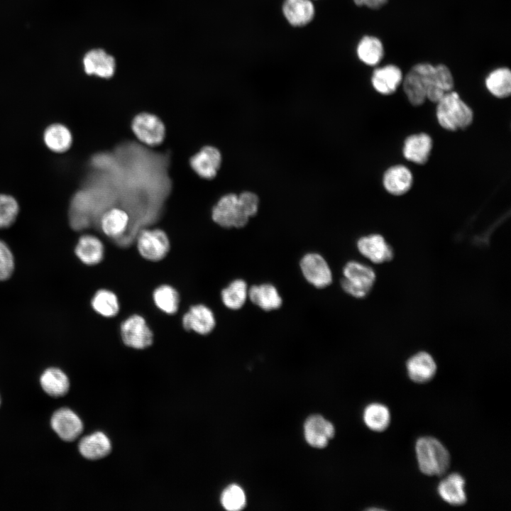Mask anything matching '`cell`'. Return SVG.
<instances>
[{
	"mask_svg": "<svg viewBox=\"0 0 511 511\" xmlns=\"http://www.w3.org/2000/svg\"><path fill=\"white\" fill-rule=\"evenodd\" d=\"M221 160V154L219 149L211 145H206L190 158L189 165L197 175L211 180L216 175Z\"/></svg>",
	"mask_w": 511,
	"mask_h": 511,
	"instance_id": "cell-12",
	"label": "cell"
},
{
	"mask_svg": "<svg viewBox=\"0 0 511 511\" xmlns=\"http://www.w3.org/2000/svg\"><path fill=\"white\" fill-rule=\"evenodd\" d=\"M405 94L414 106L426 100L436 103L453 90L454 82L449 68L443 64L434 66L418 63L413 66L402 79Z\"/></svg>",
	"mask_w": 511,
	"mask_h": 511,
	"instance_id": "cell-1",
	"label": "cell"
},
{
	"mask_svg": "<svg viewBox=\"0 0 511 511\" xmlns=\"http://www.w3.org/2000/svg\"><path fill=\"white\" fill-rule=\"evenodd\" d=\"M120 333L123 342L135 349H143L150 346L153 334L145 319L141 315L133 314L121 324Z\"/></svg>",
	"mask_w": 511,
	"mask_h": 511,
	"instance_id": "cell-8",
	"label": "cell"
},
{
	"mask_svg": "<svg viewBox=\"0 0 511 511\" xmlns=\"http://www.w3.org/2000/svg\"><path fill=\"white\" fill-rule=\"evenodd\" d=\"M358 251L374 263L390 261L394 256L392 246L379 233H372L360 238L357 241Z\"/></svg>",
	"mask_w": 511,
	"mask_h": 511,
	"instance_id": "cell-10",
	"label": "cell"
},
{
	"mask_svg": "<svg viewBox=\"0 0 511 511\" xmlns=\"http://www.w3.org/2000/svg\"><path fill=\"white\" fill-rule=\"evenodd\" d=\"M153 299L155 305L163 312L167 314H175L179 307V294L170 285H162L153 292Z\"/></svg>",
	"mask_w": 511,
	"mask_h": 511,
	"instance_id": "cell-33",
	"label": "cell"
},
{
	"mask_svg": "<svg viewBox=\"0 0 511 511\" xmlns=\"http://www.w3.org/2000/svg\"><path fill=\"white\" fill-rule=\"evenodd\" d=\"M466 481L461 475L454 473L443 479L437 487L439 496L447 503L461 506L466 502Z\"/></svg>",
	"mask_w": 511,
	"mask_h": 511,
	"instance_id": "cell-21",
	"label": "cell"
},
{
	"mask_svg": "<svg viewBox=\"0 0 511 511\" xmlns=\"http://www.w3.org/2000/svg\"><path fill=\"white\" fill-rule=\"evenodd\" d=\"M248 292L246 282L243 280L237 279L222 290L221 300L227 308L238 309L245 304Z\"/></svg>",
	"mask_w": 511,
	"mask_h": 511,
	"instance_id": "cell-32",
	"label": "cell"
},
{
	"mask_svg": "<svg viewBox=\"0 0 511 511\" xmlns=\"http://www.w3.org/2000/svg\"><path fill=\"white\" fill-rule=\"evenodd\" d=\"M19 211L17 201L9 194H0V229L9 227L16 220Z\"/></svg>",
	"mask_w": 511,
	"mask_h": 511,
	"instance_id": "cell-35",
	"label": "cell"
},
{
	"mask_svg": "<svg viewBox=\"0 0 511 511\" xmlns=\"http://www.w3.org/2000/svg\"><path fill=\"white\" fill-rule=\"evenodd\" d=\"M111 449L109 439L101 432L84 436L79 444L82 456L89 460H97L107 456Z\"/></svg>",
	"mask_w": 511,
	"mask_h": 511,
	"instance_id": "cell-23",
	"label": "cell"
},
{
	"mask_svg": "<svg viewBox=\"0 0 511 511\" xmlns=\"http://www.w3.org/2000/svg\"><path fill=\"white\" fill-rule=\"evenodd\" d=\"M433 148L430 135L421 132L408 136L403 142L404 158L413 163L424 165L429 159Z\"/></svg>",
	"mask_w": 511,
	"mask_h": 511,
	"instance_id": "cell-13",
	"label": "cell"
},
{
	"mask_svg": "<svg viewBox=\"0 0 511 511\" xmlns=\"http://www.w3.org/2000/svg\"><path fill=\"white\" fill-rule=\"evenodd\" d=\"M211 218L222 227L241 228L246 225L250 217L241 207L238 195L230 193L222 196L214 206Z\"/></svg>",
	"mask_w": 511,
	"mask_h": 511,
	"instance_id": "cell-5",
	"label": "cell"
},
{
	"mask_svg": "<svg viewBox=\"0 0 511 511\" xmlns=\"http://www.w3.org/2000/svg\"><path fill=\"white\" fill-rule=\"evenodd\" d=\"M130 216L123 209L111 207L99 216V224L102 232L111 238H119L127 231Z\"/></svg>",
	"mask_w": 511,
	"mask_h": 511,
	"instance_id": "cell-19",
	"label": "cell"
},
{
	"mask_svg": "<svg viewBox=\"0 0 511 511\" xmlns=\"http://www.w3.org/2000/svg\"><path fill=\"white\" fill-rule=\"evenodd\" d=\"M50 424L54 432L65 441L75 440L83 430L82 420L69 408L56 410L51 417Z\"/></svg>",
	"mask_w": 511,
	"mask_h": 511,
	"instance_id": "cell-11",
	"label": "cell"
},
{
	"mask_svg": "<svg viewBox=\"0 0 511 511\" xmlns=\"http://www.w3.org/2000/svg\"><path fill=\"white\" fill-rule=\"evenodd\" d=\"M40 383L43 390L50 396L62 397L70 388V381L67 375L60 368H49L42 373Z\"/></svg>",
	"mask_w": 511,
	"mask_h": 511,
	"instance_id": "cell-26",
	"label": "cell"
},
{
	"mask_svg": "<svg viewBox=\"0 0 511 511\" xmlns=\"http://www.w3.org/2000/svg\"><path fill=\"white\" fill-rule=\"evenodd\" d=\"M131 130L141 143L149 146L159 145L165 136L164 123L158 116L148 112H141L133 117Z\"/></svg>",
	"mask_w": 511,
	"mask_h": 511,
	"instance_id": "cell-7",
	"label": "cell"
},
{
	"mask_svg": "<svg viewBox=\"0 0 511 511\" xmlns=\"http://www.w3.org/2000/svg\"><path fill=\"white\" fill-rule=\"evenodd\" d=\"M418 466L422 473L429 476L444 475L450 466L451 457L446 448L436 439L423 436L415 445Z\"/></svg>",
	"mask_w": 511,
	"mask_h": 511,
	"instance_id": "cell-3",
	"label": "cell"
},
{
	"mask_svg": "<svg viewBox=\"0 0 511 511\" xmlns=\"http://www.w3.org/2000/svg\"><path fill=\"white\" fill-rule=\"evenodd\" d=\"M238 198L241 207L249 217L254 216L257 213L259 199L255 193L243 192L238 195Z\"/></svg>",
	"mask_w": 511,
	"mask_h": 511,
	"instance_id": "cell-37",
	"label": "cell"
},
{
	"mask_svg": "<svg viewBox=\"0 0 511 511\" xmlns=\"http://www.w3.org/2000/svg\"><path fill=\"white\" fill-rule=\"evenodd\" d=\"M248 296L254 304L265 311L277 309L282 302L278 290L271 284L252 286Z\"/></svg>",
	"mask_w": 511,
	"mask_h": 511,
	"instance_id": "cell-25",
	"label": "cell"
},
{
	"mask_svg": "<svg viewBox=\"0 0 511 511\" xmlns=\"http://www.w3.org/2000/svg\"><path fill=\"white\" fill-rule=\"evenodd\" d=\"M334 433V425L321 415H312L305 421L304 437L307 442L313 447H325Z\"/></svg>",
	"mask_w": 511,
	"mask_h": 511,
	"instance_id": "cell-15",
	"label": "cell"
},
{
	"mask_svg": "<svg viewBox=\"0 0 511 511\" xmlns=\"http://www.w3.org/2000/svg\"><path fill=\"white\" fill-rule=\"evenodd\" d=\"M246 502L245 493L238 485H230L221 493V503L226 510H241L245 507Z\"/></svg>",
	"mask_w": 511,
	"mask_h": 511,
	"instance_id": "cell-34",
	"label": "cell"
},
{
	"mask_svg": "<svg viewBox=\"0 0 511 511\" xmlns=\"http://www.w3.org/2000/svg\"><path fill=\"white\" fill-rule=\"evenodd\" d=\"M15 268L14 257L9 246L0 239V281L8 280Z\"/></svg>",
	"mask_w": 511,
	"mask_h": 511,
	"instance_id": "cell-36",
	"label": "cell"
},
{
	"mask_svg": "<svg viewBox=\"0 0 511 511\" xmlns=\"http://www.w3.org/2000/svg\"><path fill=\"white\" fill-rule=\"evenodd\" d=\"M300 268L306 280L317 288H324L331 283L330 268L318 253L306 254L300 261Z\"/></svg>",
	"mask_w": 511,
	"mask_h": 511,
	"instance_id": "cell-9",
	"label": "cell"
},
{
	"mask_svg": "<svg viewBox=\"0 0 511 511\" xmlns=\"http://www.w3.org/2000/svg\"><path fill=\"white\" fill-rule=\"evenodd\" d=\"M410 380L417 383H425L432 380L437 367L434 358L426 351H419L409 358L406 363Z\"/></svg>",
	"mask_w": 511,
	"mask_h": 511,
	"instance_id": "cell-17",
	"label": "cell"
},
{
	"mask_svg": "<svg viewBox=\"0 0 511 511\" xmlns=\"http://www.w3.org/2000/svg\"><path fill=\"white\" fill-rule=\"evenodd\" d=\"M0 405H1V398H0Z\"/></svg>",
	"mask_w": 511,
	"mask_h": 511,
	"instance_id": "cell-39",
	"label": "cell"
},
{
	"mask_svg": "<svg viewBox=\"0 0 511 511\" xmlns=\"http://www.w3.org/2000/svg\"><path fill=\"white\" fill-rule=\"evenodd\" d=\"M413 175L405 165L397 164L389 167L383 175V186L385 191L393 196H402L407 193L413 185Z\"/></svg>",
	"mask_w": 511,
	"mask_h": 511,
	"instance_id": "cell-14",
	"label": "cell"
},
{
	"mask_svg": "<svg viewBox=\"0 0 511 511\" xmlns=\"http://www.w3.org/2000/svg\"><path fill=\"white\" fill-rule=\"evenodd\" d=\"M83 65L85 72L101 78L111 77L116 70L114 57L102 49H94L84 57Z\"/></svg>",
	"mask_w": 511,
	"mask_h": 511,
	"instance_id": "cell-18",
	"label": "cell"
},
{
	"mask_svg": "<svg viewBox=\"0 0 511 511\" xmlns=\"http://www.w3.org/2000/svg\"><path fill=\"white\" fill-rule=\"evenodd\" d=\"M436 117L439 126L449 131L465 130L472 124L474 113L460 97L451 90L436 103Z\"/></svg>",
	"mask_w": 511,
	"mask_h": 511,
	"instance_id": "cell-2",
	"label": "cell"
},
{
	"mask_svg": "<svg viewBox=\"0 0 511 511\" xmlns=\"http://www.w3.org/2000/svg\"><path fill=\"white\" fill-rule=\"evenodd\" d=\"M403 76L396 65H388L374 70L371 83L375 90L383 95H390L402 84Z\"/></svg>",
	"mask_w": 511,
	"mask_h": 511,
	"instance_id": "cell-20",
	"label": "cell"
},
{
	"mask_svg": "<svg viewBox=\"0 0 511 511\" xmlns=\"http://www.w3.org/2000/svg\"><path fill=\"white\" fill-rule=\"evenodd\" d=\"M358 6H365L370 9H379L385 4L388 0H353Z\"/></svg>",
	"mask_w": 511,
	"mask_h": 511,
	"instance_id": "cell-38",
	"label": "cell"
},
{
	"mask_svg": "<svg viewBox=\"0 0 511 511\" xmlns=\"http://www.w3.org/2000/svg\"><path fill=\"white\" fill-rule=\"evenodd\" d=\"M43 141L50 150L61 153L70 148L72 143V135L65 125L54 123L45 130Z\"/></svg>",
	"mask_w": 511,
	"mask_h": 511,
	"instance_id": "cell-27",
	"label": "cell"
},
{
	"mask_svg": "<svg viewBox=\"0 0 511 511\" xmlns=\"http://www.w3.org/2000/svg\"><path fill=\"white\" fill-rule=\"evenodd\" d=\"M357 55L363 63L373 66L382 60L384 49L381 41L376 37L366 35L358 43Z\"/></svg>",
	"mask_w": 511,
	"mask_h": 511,
	"instance_id": "cell-30",
	"label": "cell"
},
{
	"mask_svg": "<svg viewBox=\"0 0 511 511\" xmlns=\"http://www.w3.org/2000/svg\"><path fill=\"white\" fill-rule=\"evenodd\" d=\"M282 12L292 26H302L312 20L314 8L309 0H285Z\"/></svg>",
	"mask_w": 511,
	"mask_h": 511,
	"instance_id": "cell-24",
	"label": "cell"
},
{
	"mask_svg": "<svg viewBox=\"0 0 511 511\" xmlns=\"http://www.w3.org/2000/svg\"><path fill=\"white\" fill-rule=\"evenodd\" d=\"M390 419L388 408L381 403L370 404L364 410V423L372 431L377 432L385 431L390 425Z\"/></svg>",
	"mask_w": 511,
	"mask_h": 511,
	"instance_id": "cell-29",
	"label": "cell"
},
{
	"mask_svg": "<svg viewBox=\"0 0 511 511\" xmlns=\"http://www.w3.org/2000/svg\"><path fill=\"white\" fill-rule=\"evenodd\" d=\"M216 325L213 312L204 304L191 307L182 317V326L187 331L201 335L209 334Z\"/></svg>",
	"mask_w": 511,
	"mask_h": 511,
	"instance_id": "cell-16",
	"label": "cell"
},
{
	"mask_svg": "<svg viewBox=\"0 0 511 511\" xmlns=\"http://www.w3.org/2000/svg\"><path fill=\"white\" fill-rule=\"evenodd\" d=\"M137 249L140 255L150 261H159L170 250L166 233L160 229H143L137 235Z\"/></svg>",
	"mask_w": 511,
	"mask_h": 511,
	"instance_id": "cell-6",
	"label": "cell"
},
{
	"mask_svg": "<svg viewBox=\"0 0 511 511\" xmlns=\"http://www.w3.org/2000/svg\"><path fill=\"white\" fill-rule=\"evenodd\" d=\"M342 289L356 298H363L371 291L376 278L374 270L357 261H350L343 269Z\"/></svg>",
	"mask_w": 511,
	"mask_h": 511,
	"instance_id": "cell-4",
	"label": "cell"
},
{
	"mask_svg": "<svg viewBox=\"0 0 511 511\" xmlns=\"http://www.w3.org/2000/svg\"><path fill=\"white\" fill-rule=\"evenodd\" d=\"M75 253L84 264L94 265L102 260L104 248L99 238L94 235L84 234L79 238Z\"/></svg>",
	"mask_w": 511,
	"mask_h": 511,
	"instance_id": "cell-22",
	"label": "cell"
},
{
	"mask_svg": "<svg viewBox=\"0 0 511 511\" xmlns=\"http://www.w3.org/2000/svg\"><path fill=\"white\" fill-rule=\"evenodd\" d=\"M488 91L495 97L505 99L511 93V72L507 67H499L488 74L485 80Z\"/></svg>",
	"mask_w": 511,
	"mask_h": 511,
	"instance_id": "cell-28",
	"label": "cell"
},
{
	"mask_svg": "<svg viewBox=\"0 0 511 511\" xmlns=\"http://www.w3.org/2000/svg\"><path fill=\"white\" fill-rule=\"evenodd\" d=\"M93 309L104 317H114L119 311V302L112 291L101 289L96 292L92 300Z\"/></svg>",
	"mask_w": 511,
	"mask_h": 511,
	"instance_id": "cell-31",
	"label": "cell"
}]
</instances>
